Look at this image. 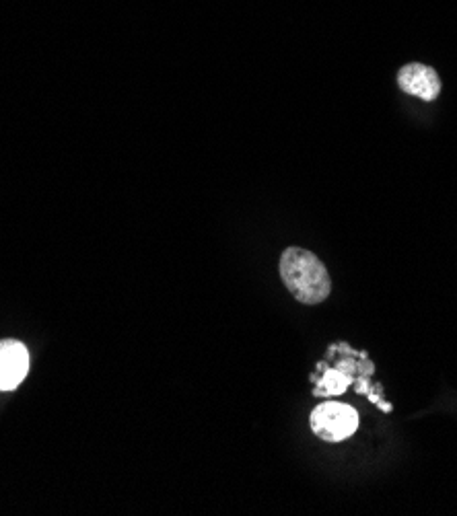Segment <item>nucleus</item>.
<instances>
[{
    "instance_id": "obj_1",
    "label": "nucleus",
    "mask_w": 457,
    "mask_h": 516,
    "mask_svg": "<svg viewBox=\"0 0 457 516\" xmlns=\"http://www.w3.org/2000/svg\"><path fill=\"white\" fill-rule=\"evenodd\" d=\"M280 278L293 297L303 305H320L332 292L328 268L315 253L303 247H289L280 257Z\"/></svg>"
},
{
    "instance_id": "obj_2",
    "label": "nucleus",
    "mask_w": 457,
    "mask_h": 516,
    "mask_svg": "<svg viewBox=\"0 0 457 516\" xmlns=\"http://www.w3.org/2000/svg\"><path fill=\"white\" fill-rule=\"evenodd\" d=\"M359 412L353 405L326 401L320 403L309 416L313 434L326 442H342L359 430Z\"/></svg>"
},
{
    "instance_id": "obj_3",
    "label": "nucleus",
    "mask_w": 457,
    "mask_h": 516,
    "mask_svg": "<svg viewBox=\"0 0 457 516\" xmlns=\"http://www.w3.org/2000/svg\"><path fill=\"white\" fill-rule=\"evenodd\" d=\"M29 373V350L17 340H0V391H15Z\"/></svg>"
},
{
    "instance_id": "obj_4",
    "label": "nucleus",
    "mask_w": 457,
    "mask_h": 516,
    "mask_svg": "<svg viewBox=\"0 0 457 516\" xmlns=\"http://www.w3.org/2000/svg\"><path fill=\"white\" fill-rule=\"evenodd\" d=\"M398 85L404 93L420 97L423 101H435L441 93V79L437 75V70L418 62L400 68Z\"/></svg>"
},
{
    "instance_id": "obj_5",
    "label": "nucleus",
    "mask_w": 457,
    "mask_h": 516,
    "mask_svg": "<svg viewBox=\"0 0 457 516\" xmlns=\"http://www.w3.org/2000/svg\"><path fill=\"white\" fill-rule=\"evenodd\" d=\"M353 383L350 377L342 371V368H334V371H328L322 381H318V387H315V395H340L348 389V385Z\"/></svg>"
}]
</instances>
